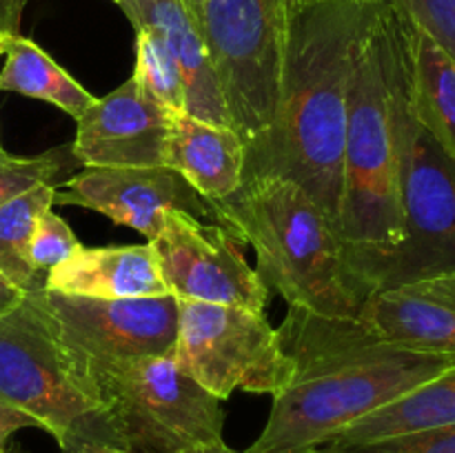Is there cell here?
Returning <instances> with one entry per match:
<instances>
[{
  "instance_id": "obj_2",
  "label": "cell",
  "mask_w": 455,
  "mask_h": 453,
  "mask_svg": "<svg viewBox=\"0 0 455 453\" xmlns=\"http://www.w3.org/2000/svg\"><path fill=\"white\" fill-rule=\"evenodd\" d=\"M278 336L293 362V380L274 395L269 420L249 453H311L455 367V354L385 340L358 315L327 318L289 306Z\"/></svg>"
},
{
  "instance_id": "obj_31",
  "label": "cell",
  "mask_w": 455,
  "mask_h": 453,
  "mask_svg": "<svg viewBox=\"0 0 455 453\" xmlns=\"http://www.w3.org/2000/svg\"><path fill=\"white\" fill-rule=\"evenodd\" d=\"M76 453H129V451H123V449H114V447H84V449H78Z\"/></svg>"
},
{
  "instance_id": "obj_24",
  "label": "cell",
  "mask_w": 455,
  "mask_h": 453,
  "mask_svg": "<svg viewBox=\"0 0 455 453\" xmlns=\"http://www.w3.org/2000/svg\"><path fill=\"white\" fill-rule=\"evenodd\" d=\"M311 453H455V426L391 435L358 444L327 442Z\"/></svg>"
},
{
  "instance_id": "obj_20",
  "label": "cell",
  "mask_w": 455,
  "mask_h": 453,
  "mask_svg": "<svg viewBox=\"0 0 455 453\" xmlns=\"http://www.w3.org/2000/svg\"><path fill=\"white\" fill-rule=\"evenodd\" d=\"M443 426H455V367L409 391L407 395L394 400L387 407L360 417L358 422L333 435L329 442H371L391 435L443 429Z\"/></svg>"
},
{
  "instance_id": "obj_8",
  "label": "cell",
  "mask_w": 455,
  "mask_h": 453,
  "mask_svg": "<svg viewBox=\"0 0 455 453\" xmlns=\"http://www.w3.org/2000/svg\"><path fill=\"white\" fill-rule=\"evenodd\" d=\"M172 358L222 402L235 391L274 398L293 380V362L278 329L267 314L243 306L178 300Z\"/></svg>"
},
{
  "instance_id": "obj_23",
  "label": "cell",
  "mask_w": 455,
  "mask_h": 453,
  "mask_svg": "<svg viewBox=\"0 0 455 453\" xmlns=\"http://www.w3.org/2000/svg\"><path fill=\"white\" fill-rule=\"evenodd\" d=\"M133 78L169 111H185V84L164 40L151 29H136Z\"/></svg>"
},
{
  "instance_id": "obj_9",
  "label": "cell",
  "mask_w": 455,
  "mask_h": 453,
  "mask_svg": "<svg viewBox=\"0 0 455 453\" xmlns=\"http://www.w3.org/2000/svg\"><path fill=\"white\" fill-rule=\"evenodd\" d=\"M403 240L376 266L369 287L416 282L455 271V163L411 111L403 129Z\"/></svg>"
},
{
  "instance_id": "obj_34",
  "label": "cell",
  "mask_w": 455,
  "mask_h": 453,
  "mask_svg": "<svg viewBox=\"0 0 455 453\" xmlns=\"http://www.w3.org/2000/svg\"><path fill=\"white\" fill-rule=\"evenodd\" d=\"M114 3H116V4H118V3H123V0H114Z\"/></svg>"
},
{
  "instance_id": "obj_4",
  "label": "cell",
  "mask_w": 455,
  "mask_h": 453,
  "mask_svg": "<svg viewBox=\"0 0 455 453\" xmlns=\"http://www.w3.org/2000/svg\"><path fill=\"white\" fill-rule=\"evenodd\" d=\"M213 222L256 253V274L289 306L355 318L369 298L336 222L298 182L280 176L244 180L209 200Z\"/></svg>"
},
{
  "instance_id": "obj_21",
  "label": "cell",
  "mask_w": 455,
  "mask_h": 453,
  "mask_svg": "<svg viewBox=\"0 0 455 453\" xmlns=\"http://www.w3.org/2000/svg\"><path fill=\"white\" fill-rule=\"evenodd\" d=\"M53 198L56 187L43 185L0 204V274L25 293L44 284L29 262V244L40 216L53 209Z\"/></svg>"
},
{
  "instance_id": "obj_18",
  "label": "cell",
  "mask_w": 455,
  "mask_h": 453,
  "mask_svg": "<svg viewBox=\"0 0 455 453\" xmlns=\"http://www.w3.org/2000/svg\"><path fill=\"white\" fill-rule=\"evenodd\" d=\"M409 96L420 127L455 163V60L416 25L411 34Z\"/></svg>"
},
{
  "instance_id": "obj_16",
  "label": "cell",
  "mask_w": 455,
  "mask_h": 453,
  "mask_svg": "<svg viewBox=\"0 0 455 453\" xmlns=\"http://www.w3.org/2000/svg\"><path fill=\"white\" fill-rule=\"evenodd\" d=\"M43 287L65 296L102 300L154 298L169 293L149 242L124 247H80L69 260L47 271Z\"/></svg>"
},
{
  "instance_id": "obj_22",
  "label": "cell",
  "mask_w": 455,
  "mask_h": 453,
  "mask_svg": "<svg viewBox=\"0 0 455 453\" xmlns=\"http://www.w3.org/2000/svg\"><path fill=\"white\" fill-rule=\"evenodd\" d=\"M71 145H58L38 155L20 158L0 149V204L36 189V187H56L60 189L76 171H80Z\"/></svg>"
},
{
  "instance_id": "obj_35",
  "label": "cell",
  "mask_w": 455,
  "mask_h": 453,
  "mask_svg": "<svg viewBox=\"0 0 455 453\" xmlns=\"http://www.w3.org/2000/svg\"><path fill=\"white\" fill-rule=\"evenodd\" d=\"M0 36H3V34H0ZM0 58H3V52H0Z\"/></svg>"
},
{
  "instance_id": "obj_32",
  "label": "cell",
  "mask_w": 455,
  "mask_h": 453,
  "mask_svg": "<svg viewBox=\"0 0 455 453\" xmlns=\"http://www.w3.org/2000/svg\"><path fill=\"white\" fill-rule=\"evenodd\" d=\"M182 3H185L187 7L191 9V13H196V12H198V9H200V4L204 3V0H182Z\"/></svg>"
},
{
  "instance_id": "obj_28",
  "label": "cell",
  "mask_w": 455,
  "mask_h": 453,
  "mask_svg": "<svg viewBox=\"0 0 455 453\" xmlns=\"http://www.w3.org/2000/svg\"><path fill=\"white\" fill-rule=\"evenodd\" d=\"M31 0H0V34H20L22 13Z\"/></svg>"
},
{
  "instance_id": "obj_3",
  "label": "cell",
  "mask_w": 455,
  "mask_h": 453,
  "mask_svg": "<svg viewBox=\"0 0 455 453\" xmlns=\"http://www.w3.org/2000/svg\"><path fill=\"white\" fill-rule=\"evenodd\" d=\"M413 22L380 0L360 38L347 100L338 231L371 296L376 266L403 240V129L409 109Z\"/></svg>"
},
{
  "instance_id": "obj_13",
  "label": "cell",
  "mask_w": 455,
  "mask_h": 453,
  "mask_svg": "<svg viewBox=\"0 0 455 453\" xmlns=\"http://www.w3.org/2000/svg\"><path fill=\"white\" fill-rule=\"evenodd\" d=\"M172 114L132 76L83 111L71 149L80 167H167Z\"/></svg>"
},
{
  "instance_id": "obj_29",
  "label": "cell",
  "mask_w": 455,
  "mask_h": 453,
  "mask_svg": "<svg viewBox=\"0 0 455 453\" xmlns=\"http://www.w3.org/2000/svg\"><path fill=\"white\" fill-rule=\"evenodd\" d=\"M22 298H25V291H20L16 284H12L3 274H0V315L16 309L22 302Z\"/></svg>"
},
{
  "instance_id": "obj_5",
  "label": "cell",
  "mask_w": 455,
  "mask_h": 453,
  "mask_svg": "<svg viewBox=\"0 0 455 453\" xmlns=\"http://www.w3.org/2000/svg\"><path fill=\"white\" fill-rule=\"evenodd\" d=\"M0 402L34 417L62 453L120 449L96 378L62 340L43 287L0 315Z\"/></svg>"
},
{
  "instance_id": "obj_25",
  "label": "cell",
  "mask_w": 455,
  "mask_h": 453,
  "mask_svg": "<svg viewBox=\"0 0 455 453\" xmlns=\"http://www.w3.org/2000/svg\"><path fill=\"white\" fill-rule=\"evenodd\" d=\"M83 247L80 240L76 238V234L71 231L69 222L65 218L58 216L53 209L40 216L38 226H36V234L31 238L29 244V262L40 275H47V271H52L53 266H58L60 262L69 260L78 249Z\"/></svg>"
},
{
  "instance_id": "obj_11",
  "label": "cell",
  "mask_w": 455,
  "mask_h": 453,
  "mask_svg": "<svg viewBox=\"0 0 455 453\" xmlns=\"http://www.w3.org/2000/svg\"><path fill=\"white\" fill-rule=\"evenodd\" d=\"M62 340L89 371L111 362L172 355L178 336V298L65 296L43 287Z\"/></svg>"
},
{
  "instance_id": "obj_10",
  "label": "cell",
  "mask_w": 455,
  "mask_h": 453,
  "mask_svg": "<svg viewBox=\"0 0 455 453\" xmlns=\"http://www.w3.org/2000/svg\"><path fill=\"white\" fill-rule=\"evenodd\" d=\"M149 244L169 293L178 300L267 314L271 291L244 258L243 242L218 222L172 209Z\"/></svg>"
},
{
  "instance_id": "obj_19",
  "label": "cell",
  "mask_w": 455,
  "mask_h": 453,
  "mask_svg": "<svg viewBox=\"0 0 455 453\" xmlns=\"http://www.w3.org/2000/svg\"><path fill=\"white\" fill-rule=\"evenodd\" d=\"M0 52L4 58L0 67V91L49 102L74 120L96 100L44 49L22 34L0 36Z\"/></svg>"
},
{
  "instance_id": "obj_1",
  "label": "cell",
  "mask_w": 455,
  "mask_h": 453,
  "mask_svg": "<svg viewBox=\"0 0 455 453\" xmlns=\"http://www.w3.org/2000/svg\"><path fill=\"white\" fill-rule=\"evenodd\" d=\"M380 0H291L274 123L244 145L243 182H298L340 220L347 100L360 38Z\"/></svg>"
},
{
  "instance_id": "obj_15",
  "label": "cell",
  "mask_w": 455,
  "mask_h": 453,
  "mask_svg": "<svg viewBox=\"0 0 455 453\" xmlns=\"http://www.w3.org/2000/svg\"><path fill=\"white\" fill-rule=\"evenodd\" d=\"M118 7L133 29H151L164 40L180 69L187 114L231 127L207 44L191 9L182 0H123Z\"/></svg>"
},
{
  "instance_id": "obj_14",
  "label": "cell",
  "mask_w": 455,
  "mask_h": 453,
  "mask_svg": "<svg viewBox=\"0 0 455 453\" xmlns=\"http://www.w3.org/2000/svg\"><path fill=\"white\" fill-rule=\"evenodd\" d=\"M358 318L385 340L455 354V271L380 289Z\"/></svg>"
},
{
  "instance_id": "obj_36",
  "label": "cell",
  "mask_w": 455,
  "mask_h": 453,
  "mask_svg": "<svg viewBox=\"0 0 455 453\" xmlns=\"http://www.w3.org/2000/svg\"><path fill=\"white\" fill-rule=\"evenodd\" d=\"M0 149H3V147H0Z\"/></svg>"
},
{
  "instance_id": "obj_17",
  "label": "cell",
  "mask_w": 455,
  "mask_h": 453,
  "mask_svg": "<svg viewBox=\"0 0 455 453\" xmlns=\"http://www.w3.org/2000/svg\"><path fill=\"white\" fill-rule=\"evenodd\" d=\"M167 167L180 173L203 198L222 200L243 185L244 138L234 127L173 111Z\"/></svg>"
},
{
  "instance_id": "obj_30",
  "label": "cell",
  "mask_w": 455,
  "mask_h": 453,
  "mask_svg": "<svg viewBox=\"0 0 455 453\" xmlns=\"http://www.w3.org/2000/svg\"><path fill=\"white\" fill-rule=\"evenodd\" d=\"M187 453H249V451H235V449L227 447L225 440H220V442L207 444V447H198L194 449V451H187Z\"/></svg>"
},
{
  "instance_id": "obj_6",
  "label": "cell",
  "mask_w": 455,
  "mask_h": 453,
  "mask_svg": "<svg viewBox=\"0 0 455 453\" xmlns=\"http://www.w3.org/2000/svg\"><path fill=\"white\" fill-rule=\"evenodd\" d=\"M93 378L123 451L187 453L222 440V400L182 371L172 355L111 362Z\"/></svg>"
},
{
  "instance_id": "obj_12",
  "label": "cell",
  "mask_w": 455,
  "mask_h": 453,
  "mask_svg": "<svg viewBox=\"0 0 455 453\" xmlns=\"http://www.w3.org/2000/svg\"><path fill=\"white\" fill-rule=\"evenodd\" d=\"M53 204L83 207L129 226L149 240L163 231L164 213L176 209L213 222L212 204L172 167H83L60 189Z\"/></svg>"
},
{
  "instance_id": "obj_33",
  "label": "cell",
  "mask_w": 455,
  "mask_h": 453,
  "mask_svg": "<svg viewBox=\"0 0 455 453\" xmlns=\"http://www.w3.org/2000/svg\"><path fill=\"white\" fill-rule=\"evenodd\" d=\"M7 453H20V451H12V449H9V451Z\"/></svg>"
},
{
  "instance_id": "obj_27",
  "label": "cell",
  "mask_w": 455,
  "mask_h": 453,
  "mask_svg": "<svg viewBox=\"0 0 455 453\" xmlns=\"http://www.w3.org/2000/svg\"><path fill=\"white\" fill-rule=\"evenodd\" d=\"M20 429H40V426L38 422L31 416H27L25 411L0 402V453L9 451V438Z\"/></svg>"
},
{
  "instance_id": "obj_26",
  "label": "cell",
  "mask_w": 455,
  "mask_h": 453,
  "mask_svg": "<svg viewBox=\"0 0 455 453\" xmlns=\"http://www.w3.org/2000/svg\"><path fill=\"white\" fill-rule=\"evenodd\" d=\"M409 20L455 60V0H394Z\"/></svg>"
},
{
  "instance_id": "obj_7",
  "label": "cell",
  "mask_w": 455,
  "mask_h": 453,
  "mask_svg": "<svg viewBox=\"0 0 455 453\" xmlns=\"http://www.w3.org/2000/svg\"><path fill=\"white\" fill-rule=\"evenodd\" d=\"M291 0H204L194 13L244 145L274 123Z\"/></svg>"
}]
</instances>
